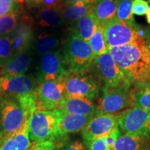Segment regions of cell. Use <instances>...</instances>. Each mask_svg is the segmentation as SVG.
<instances>
[{
    "label": "cell",
    "mask_w": 150,
    "mask_h": 150,
    "mask_svg": "<svg viewBox=\"0 0 150 150\" xmlns=\"http://www.w3.org/2000/svg\"><path fill=\"white\" fill-rule=\"evenodd\" d=\"M98 25V21L91 13L72 22L70 28L71 36L88 42Z\"/></svg>",
    "instance_id": "19"
},
{
    "label": "cell",
    "mask_w": 150,
    "mask_h": 150,
    "mask_svg": "<svg viewBox=\"0 0 150 150\" xmlns=\"http://www.w3.org/2000/svg\"><path fill=\"white\" fill-rule=\"evenodd\" d=\"M60 44L57 35L52 33H42L37 37L34 42V50L38 55L42 56L53 51Z\"/></svg>",
    "instance_id": "24"
},
{
    "label": "cell",
    "mask_w": 150,
    "mask_h": 150,
    "mask_svg": "<svg viewBox=\"0 0 150 150\" xmlns=\"http://www.w3.org/2000/svg\"><path fill=\"white\" fill-rule=\"evenodd\" d=\"M41 1H42V0H35L34 1H35V2H37V3H40Z\"/></svg>",
    "instance_id": "39"
},
{
    "label": "cell",
    "mask_w": 150,
    "mask_h": 150,
    "mask_svg": "<svg viewBox=\"0 0 150 150\" xmlns=\"http://www.w3.org/2000/svg\"><path fill=\"white\" fill-rule=\"evenodd\" d=\"M61 0H42L41 3L45 7H63L61 6Z\"/></svg>",
    "instance_id": "36"
},
{
    "label": "cell",
    "mask_w": 150,
    "mask_h": 150,
    "mask_svg": "<svg viewBox=\"0 0 150 150\" xmlns=\"http://www.w3.org/2000/svg\"><path fill=\"white\" fill-rule=\"evenodd\" d=\"M67 96L83 97L93 101L98 97L101 86L91 73H69L64 77Z\"/></svg>",
    "instance_id": "10"
},
{
    "label": "cell",
    "mask_w": 150,
    "mask_h": 150,
    "mask_svg": "<svg viewBox=\"0 0 150 150\" xmlns=\"http://www.w3.org/2000/svg\"><path fill=\"white\" fill-rule=\"evenodd\" d=\"M88 42L95 56L107 53L108 50L104 38V26L99 24Z\"/></svg>",
    "instance_id": "25"
},
{
    "label": "cell",
    "mask_w": 150,
    "mask_h": 150,
    "mask_svg": "<svg viewBox=\"0 0 150 150\" xmlns=\"http://www.w3.org/2000/svg\"><path fill=\"white\" fill-rule=\"evenodd\" d=\"M60 110H35L29 118V137L33 143L60 141L65 139L60 134Z\"/></svg>",
    "instance_id": "3"
},
{
    "label": "cell",
    "mask_w": 150,
    "mask_h": 150,
    "mask_svg": "<svg viewBox=\"0 0 150 150\" xmlns=\"http://www.w3.org/2000/svg\"><path fill=\"white\" fill-rule=\"evenodd\" d=\"M133 1L134 0H121L116 13V18L129 24L136 23L132 13Z\"/></svg>",
    "instance_id": "28"
},
{
    "label": "cell",
    "mask_w": 150,
    "mask_h": 150,
    "mask_svg": "<svg viewBox=\"0 0 150 150\" xmlns=\"http://www.w3.org/2000/svg\"><path fill=\"white\" fill-rule=\"evenodd\" d=\"M28 1H35V0H27Z\"/></svg>",
    "instance_id": "40"
},
{
    "label": "cell",
    "mask_w": 150,
    "mask_h": 150,
    "mask_svg": "<svg viewBox=\"0 0 150 150\" xmlns=\"http://www.w3.org/2000/svg\"><path fill=\"white\" fill-rule=\"evenodd\" d=\"M9 35L12 40L13 55L29 50L33 44V28L27 21L18 23L16 29Z\"/></svg>",
    "instance_id": "16"
},
{
    "label": "cell",
    "mask_w": 150,
    "mask_h": 150,
    "mask_svg": "<svg viewBox=\"0 0 150 150\" xmlns=\"http://www.w3.org/2000/svg\"><path fill=\"white\" fill-rule=\"evenodd\" d=\"M32 58L29 50L13 55L4 64L0 70V76L13 77L25 74L31 65Z\"/></svg>",
    "instance_id": "14"
},
{
    "label": "cell",
    "mask_w": 150,
    "mask_h": 150,
    "mask_svg": "<svg viewBox=\"0 0 150 150\" xmlns=\"http://www.w3.org/2000/svg\"><path fill=\"white\" fill-rule=\"evenodd\" d=\"M133 106L150 111V85L134 88L132 95Z\"/></svg>",
    "instance_id": "26"
},
{
    "label": "cell",
    "mask_w": 150,
    "mask_h": 150,
    "mask_svg": "<svg viewBox=\"0 0 150 150\" xmlns=\"http://www.w3.org/2000/svg\"><path fill=\"white\" fill-rule=\"evenodd\" d=\"M119 129L122 134L150 136V111L133 106L119 113Z\"/></svg>",
    "instance_id": "11"
},
{
    "label": "cell",
    "mask_w": 150,
    "mask_h": 150,
    "mask_svg": "<svg viewBox=\"0 0 150 150\" xmlns=\"http://www.w3.org/2000/svg\"><path fill=\"white\" fill-rule=\"evenodd\" d=\"M94 4L78 2L63 6L61 10L62 16L65 22L72 23L82 17L93 13Z\"/></svg>",
    "instance_id": "23"
},
{
    "label": "cell",
    "mask_w": 150,
    "mask_h": 150,
    "mask_svg": "<svg viewBox=\"0 0 150 150\" xmlns=\"http://www.w3.org/2000/svg\"><path fill=\"white\" fill-rule=\"evenodd\" d=\"M37 80L23 74L13 77L0 76V96L12 97L18 101L28 116L36 110Z\"/></svg>",
    "instance_id": "2"
},
{
    "label": "cell",
    "mask_w": 150,
    "mask_h": 150,
    "mask_svg": "<svg viewBox=\"0 0 150 150\" xmlns=\"http://www.w3.org/2000/svg\"><path fill=\"white\" fill-rule=\"evenodd\" d=\"M134 88L130 83L103 86L96 105L97 113L117 114L132 107Z\"/></svg>",
    "instance_id": "4"
},
{
    "label": "cell",
    "mask_w": 150,
    "mask_h": 150,
    "mask_svg": "<svg viewBox=\"0 0 150 150\" xmlns=\"http://www.w3.org/2000/svg\"><path fill=\"white\" fill-rule=\"evenodd\" d=\"M59 150H87V147L83 142L80 140L63 142Z\"/></svg>",
    "instance_id": "33"
},
{
    "label": "cell",
    "mask_w": 150,
    "mask_h": 150,
    "mask_svg": "<svg viewBox=\"0 0 150 150\" xmlns=\"http://www.w3.org/2000/svg\"><path fill=\"white\" fill-rule=\"evenodd\" d=\"M119 113H97L91 118L81 131L86 142L104 138L119 129Z\"/></svg>",
    "instance_id": "13"
},
{
    "label": "cell",
    "mask_w": 150,
    "mask_h": 150,
    "mask_svg": "<svg viewBox=\"0 0 150 150\" xmlns=\"http://www.w3.org/2000/svg\"><path fill=\"white\" fill-rule=\"evenodd\" d=\"M66 97L64 78L39 83L36 88V110L59 109Z\"/></svg>",
    "instance_id": "9"
},
{
    "label": "cell",
    "mask_w": 150,
    "mask_h": 150,
    "mask_svg": "<svg viewBox=\"0 0 150 150\" xmlns=\"http://www.w3.org/2000/svg\"><path fill=\"white\" fill-rule=\"evenodd\" d=\"M61 1H62V0H61Z\"/></svg>",
    "instance_id": "41"
},
{
    "label": "cell",
    "mask_w": 150,
    "mask_h": 150,
    "mask_svg": "<svg viewBox=\"0 0 150 150\" xmlns=\"http://www.w3.org/2000/svg\"><path fill=\"white\" fill-rule=\"evenodd\" d=\"M90 72L99 82L101 88L130 83L108 52L95 56Z\"/></svg>",
    "instance_id": "7"
},
{
    "label": "cell",
    "mask_w": 150,
    "mask_h": 150,
    "mask_svg": "<svg viewBox=\"0 0 150 150\" xmlns=\"http://www.w3.org/2000/svg\"><path fill=\"white\" fill-rule=\"evenodd\" d=\"M69 73L62 52L54 50L41 56L38 67L36 80L38 83L59 80Z\"/></svg>",
    "instance_id": "12"
},
{
    "label": "cell",
    "mask_w": 150,
    "mask_h": 150,
    "mask_svg": "<svg viewBox=\"0 0 150 150\" xmlns=\"http://www.w3.org/2000/svg\"><path fill=\"white\" fill-rule=\"evenodd\" d=\"M20 15L16 11L0 17V37L10 35L18 24Z\"/></svg>",
    "instance_id": "27"
},
{
    "label": "cell",
    "mask_w": 150,
    "mask_h": 150,
    "mask_svg": "<svg viewBox=\"0 0 150 150\" xmlns=\"http://www.w3.org/2000/svg\"><path fill=\"white\" fill-rule=\"evenodd\" d=\"M134 88L150 85V32L125 45L108 50Z\"/></svg>",
    "instance_id": "1"
},
{
    "label": "cell",
    "mask_w": 150,
    "mask_h": 150,
    "mask_svg": "<svg viewBox=\"0 0 150 150\" xmlns=\"http://www.w3.org/2000/svg\"><path fill=\"white\" fill-rule=\"evenodd\" d=\"M121 0H97L93 5V13L99 24L104 26L116 16Z\"/></svg>",
    "instance_id": "21"
},
{
    "label": "cell",
    "mask_w": 150,
    "mask_h": 150,
    "mask_svg": "<svg viewBox=\"0 0 150 150\" xmlns=\"http://www.w3.org/2000/svg\"><path fill=\"white\" fill-rule=\"evenodd\" d=\"M149 9V4L145 0H134L132 5V13L138 16H145Z\"/></svg>",
    "instance_id": "31"
},
{
    "label": "cell",
    "mask_w": 150,
    "mask_h": 150,
    "mask_svg": "<svg viewBox=\"0 0 150 150\" xmlns=\"http://www.w3.org/2000/svg\"><path fill=\"white\" fill-rule=\"evenodd\" d=\"M149 136L121 134L112 150H149Z\"/></svg>",
    "instance_id": "20"
},
{
    "label": "cell",
    "mask_w": 150,
    "mask_h": 150,
    "mask_svg": "<svg viewBox=\"0 0 150 150\" xmlns=\"http://www.w3.org/2000/svg\"><path fill=\"white\" fill-rule=\"evenodd\" d=\"M63 142L60 141H45L37 142L27 150H59Z\"/></svg>",
    "instance_id": "30"
},
{
    "label": "cell",
    "mask_w": 150,
    "mask_h": 150,
    "mask_svg": "<svg viewBox=\"0 0 150 150\" xmlns=\"http://www.w3.org/2000/svg\"><path fill=\"white\" fill-rule=\"evenodd\" d=\"M59 110L71 115L94 116L97 114L96 105L83 97L67 96Z\"/></svg>",
    "instance_id": "17"
},
{
    "label": "cell",
    "mask_w": 150,
    "mask_h": 150,
    "mask_svg": "<svg viewBox=\"0 0 150 150\" xmlns=\"http://www.w3.org/2000/svg\"><path fill=\"white\" fill-rule=\"evenodd\" d=\"M146 18H147V21L150 24V6H149L147 13H146Z\"/></svg>",
    "instance_id": "38"
},
{
    "label": "cell",
    "mask_w": 150,
    "mask_h": 150,
    "mask_svg": "<svg viewBox=\"0 0 150 150\" xmlns=\"http://www.w3.org/2000/svg\"><path fill=\"white\" fill-rule=\"evenodd\" d=\"M121 135V132L120 129L114 131L111 134L108 135V136L105 137V142H106V147H107L108 150H112L113 148L114 144L119 136Z\"/></svg>",
    "instance_id": "35"
},
{
    "label": "cell",
    "mask_w": 150,
    "mask_h": 150,
    "mask_svg": "<svg viewBox=\"0 0 150 150\" xmlns=\"http://www.w3.org/2000/svg\"><path fill=\"white\" fill-rule=\"evenodd\" d=\"M30 117L18 131L3 138L0 142V150H27L32 145L29 137Z\"/></svg>",
    "instance_id": "15"
},
{
    "label": "cell",
    "mask_w": 150,
    "mask_h": 150,
    "mask_svg": "<svg viewBox=\"0 0 150 150\" xmlns=\"http://www.w3.org/2000/svg\"><path fill=\"white\" fill-rule=\"evenodd\" d=\"M147 29L136 23L129 24L116 16L104 26V35L108 50L129 44L141 36Z\"/></svg>",
    "instance_id": "6"
},
{
    "label": "cell",
    "mask_w": 150,
    "mask_h": 150,
    "mask_svg": "<svg viewBox=\"0 0 150 150\" xmlns=\"http://www.w3.org/2000/svg\"><path fill=\"white\" fill-rule=\"evenodd\" d=\"M93 117L91 115H71L60 110L59 128L61 136L65 138L68 134L81 131Z\"/></svg>",
    "instance_id": "18"
},
{
    "label": "cell",
    "mask_w": 150,
    "mask_h": 150,
    "mask_svg": "<svg viewBox=\"0 0 150 150\" xmlns=\"http://www.w3.org/2000/svg\"><path fill=\"white\" fill-rule=\"evenodd\" d=\"M86 143L88 144V150H108L106 142H105V137L97 138L93 141L86 142Z\"/></svg>",
    "instance_id": "34"
},
{
    "label": "cell",
    "mask_w": 150,
    "mask_h": 150,
    "mask_svg": "<svg viewBox=\"0 0 150 150\" xmlns=\"http://www.w3.org/2000/svg\"><path fill=\"white\" fill-rule=\"evenodd\" d=\"M29 117L18 101L0 96V138H4L18 131Z\"/></svg>",
    "instance_id": "8"
},
{
    "label": "cell",
    "mask_w": 150,
    "mask_h": 150,
    "mask_svg": "<svg viewBox=\"0 0 150 150\" xmlns=\"http://www.w3.org/2000/svg\"><path fill=\"white\" fill-rule=\"evenodd\" d=\"M13 56L12 40L10 35L0 37V67Z\"/></svg>",
    "instance_id": "29"
},
{
    "label": "cell",
    "mask_w": 150,
    "mask_h": 150,
    "mask_svg": "<svg viewBox=\"0 0 150 150\" xmlns=\"http://www.w3.org/2000/svg\"><path fill=\"white\" fill-rule=\"evenodd\" d=\"M63 7H42L37 15L38 22L42 27L56 28L65 23L61 10Z\"/></svg>",
    "instance_id": "22"
},
{
    "label": "cell",
    "mask_w": 150,
    "mask_h": 150,
    "mask_svg": "<svg viewBox=\"0 0 150 150\" xmlns=\"http://www.w3.org/2000/svg\"><path fill=\"white\" fill-rule=\"evenodd\" d=\"M15 0H0V17L13 12L16 6Z\"/></svg>",
    "instance_id": "32"
},
{
    "label": "cell",
    "mask_w": 150,
    "mask_h": 150,
    "mask_svg": "<svg viewBox=\"0 0 150 150\" xmlns=\"http://www.w3.org/2000/svg\"><path fill=\"white\" fill-rule=\"evenodd\" d=\"M62 54L67 70L74 74L88 72L95 57L88 42L72 36L65 41Z\"/></svg>",
    "instance_id": "5"
},
{
    "label": "cell",
    "mask_w": 150,
    "mask_h": 150,
    "mask_svg": "<svg viewBox=\"0 0 150 150\" xmlns=\"http://www.w3.org/2000/svg\"><path fill=\"white\" fill-rule=\"evenodd\" d=\"M97 1V0H65L63 6L72 4L78 2H83L86 4H95Z\"/></svg>",
    "instance_id": "37"
}]
</instances>
